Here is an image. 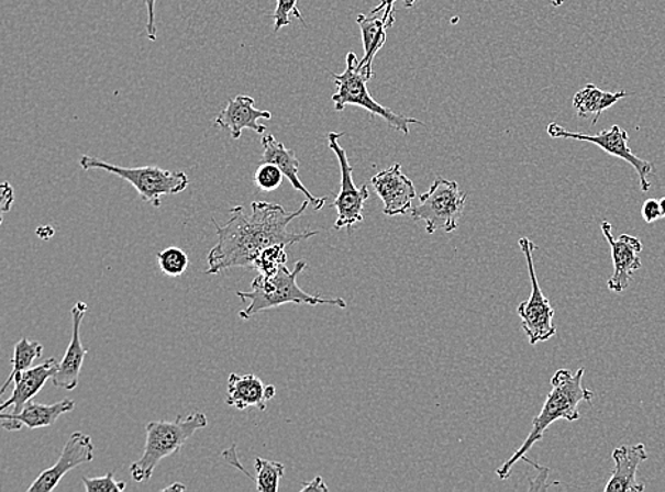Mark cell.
<instances>
[{"mask_svg": "<svg viewBox=\"0 0 665 492\" xmlns=\"http://www.w3.org/2000/svg\"><path fill=\"white\" fill-rule=\"evenodd\" d=\"M82 170L100 169L104 172L115 175L126 180L132 188L138 192L144 202L153 204L154 208L163 206V197L166 194H178L189 187V178L180 170H165L159 167L124 168L119 165L104 163L99 158L82 155L80 158Z\"/></svg>", "mask_w": 665, "mask_h": 492, "instance_id": "cell-5", "label": "cell"}, {"mask_svg": "<svg viewBox=\"0 0 665 492\" xmlns=\"http://www.w3.org/2000/svg\"><path fill=\"white\" fill-rule=\"evenodd\" d=\"M537 476L536 479H531L530 491H541L550 489V484H547V476H550V469L547 467H542L536 465Z\"/></svg>", "mask_w": 665, "mask_h": 492, "instance_id": "cell-32", "label": "cell"}, {"mask_svg": "<svg viewBox=\"0 0 665 492\" xmlns=\"http://www.w3.org/2000/svg\"><path fill=\"white\" fill-rule=\"evenodd\" d=\"M307 491L326 492L328 487L325 485L324 480H322V477L318 476L314 480L308 482V484L302 485L301 492Z\"/></svg>", "mask_w": 665, "mask_h": 492, "instance_id": "cell-35", "label": "cell"}, {"mask_svg": "<svg viewBox=\"0 0 665 492\" xmlns=\"http://www.w3.org/2000/svg\"><path fill=\"white\" fill-rule=\"evenodd\" d=\"M356 23H358L361 29L365 52L364 57L359 62L358 70L369 81L374 77V67L372 66H374L375 57L378 55L380 48L385 46L386 38H388L386 32H388L389 27H392V24L386 22L384 16H378V14H369V16L358 14Z\"/></svg>", "mask_w": 665, "mask_h": 492, "instance_id": "cell-21", "label": "cell"}, {"mask_svg": "<svg viewBox=\"0 0 665 492\" xmlns=\"http://www.w3.org/2000/svg\"><path fill=\"white\" fill-rule=\"evenodd\" d=\"M276 396L274 384H264L256 374L230 373L226 403L228 406L246 411L256 407L261 412L267 411V403Z\"/></svg>", "mask_w": 665, "mask_h": 492, "instance_id": "cell-17", "label": "cell"}, {"mask_svg": "<svg viewBox=\"0 0 665 492\" xmlns=\"http://www.w3.org/2000/svg\"><path fill=\"white\" fill-rule=\"evenodd\" d=\"M207 426V414L200 412L190 413L188 417L178 416L174 422L146 423L144 452L130 467L132 480L149 481L160 461L176 455L195 433Z\"/></svg>", "mask_w": 665, "mask_h": 492, "instance_id": "cell-4", "label": "cell"}, {"mask_svg": "<svg viewBox=\"0 0 665 492\" xmlns=\"http://www.w3.org/2000/svg\"><path fill=\"white\" fill-rule=\"evenodd\" d=\"M13 201H14L13 188L8 182H4L3 187H2V204H0V208H2V213H7V212L11 211Z\"/></svg>", "mask_w": 665, "mask_h": 492, "instance_id": "cell-34", "label": "cell"}, {"mask_svg": "<svg viewBox=\"0 0 665 492\" xmlns=\"http://www.w3.org/2000/svg\"><path fill=\"white\" fill-rule=\"evenodd\" d=\"M270 111L257 110L254 107V99L248 96H237L236 99L229 100L226 107L214 121V126L220 130L229 131L234 141L241 139L244 130L254 131L263 135L266 126L258 124L261 120H271Z\"/></svg>", "mask_w": 665, "mask_h": 492, "instance_id": "cell-15", "label": "cell"}, {"mask_svg": "<svg viewBox=\"0 0 665 492\" xmlns=\"http://www.w3.org/2000/svg\"><path fill=\"white\" fill-rule=\"evenodd\" d=\"M395 2H398V0H380V3L378 4V7L372 9L370 14H378L383 11H385L384 13V19L386 22L392 24L395 23V9H394V4ZM402 2L404 3L406 8H413L415 3L419 2V0H402Z\"/></svg>", "mask_w": 665, "mask_h": 492, "instance_id": "cell-30", "label": "cell"}, {"mask_svg": "<svg viewBox=\"0 0 665 492\" xmlns=\"http://www.w3.org/2000/svg\"><path fill=\"white\" fill-rule=\"evenodd\" d=\"M600 227L610 245L614 266L613 276L608 281V289L613 292H623L629 289L634 271L642 267L640 253L643 250V243L639 237L630 235L614 238L611 235V224L608 221L601 222Z\"/></svg>", "mask_w": 665, "mask_h": 492, "instance_id": "cell-12", "label": "cell"}, {"mask_svg": "<svg viewBox=\"0 0 665 492\" xmlns=\"http://www.w3.org/2000/svg\"><path fill=\"white\" fill-rule=\"evenodd\" d=\"M359 58L355 53L346 55V68L342 75H332L336 85V92L332 96V102L335 104L336 111H344L346 105L361 107L374 116H379L392 126L394 130L400 131L404 135L410 134L409 126L423 125L422 121L409 119V116L396 114L395 111L378 104L370 96L368 90V79L358 70Z\"/></svg>", "mask_w": 665, "mask_h": 492, "instance_id": "cell-6", "label": "cell"}, {"mask_svg": "<svg viewBox=\"0 0 665 492\" xmlns=\"http://www.w3.org/2000/svg\"><path fill=\"white\" fill-rule=\"evenodd\" d=\"M264 148L261 164L270 163L277 165L282 170L284 177L290 180L291 187L296 191L301 192L307 198V201L314 206L315 211H321L325 206L326 198H315L308 189L304 183L298 178V170H300V160L297 159L296 153L292 149H287L280 141L276 139V136L268 134L264 135L262 139Z\"/></svg>", "mask_w": 665, "mask_h": 492, "instance_id": "cell-20", "label": "cell"}, {"mask_svg": "<svg viewBox=\"0 0 665 492\" xmlns=\"http://www.w3.org/2000/svg\"><path fill=\"white\" fill-rule=\"evenodd\" d=\"M546 131L552 138L586 141V143L598 145L601 150H605L611 157L623 159L624 163L632 165L635 172H638L642 192L650 191L649 177L655 172V168L649 160L635 157L632 149L629 148V134L623 128H620L619 125H613L610 130L601 131V133L596 135L570 133V131L565 130L564 126L556 123L547 125Z\"/></svg>", "mask_w": 665, "mask_h": 492, "instance_id": "cell-10", "label": "cell"}, {"mask_svg": "<svg viewBox=\"0 0 665 492\" xmlns=\"http://www.w3.org/2000/svg\"><path fill=\"white\" fill-rule=\"evenodd\" d=\"M284 174L277 165L263 163L254 172V183L263 192L277 191L281 187Z\"/></svg>", "mask_w": 665, "mask_h": 492, "instance_id": "cell-27", "label": "cell"}, {"mask_svg": "<svg viewBox=\"0 0 665 492\" xmlns=\"http://www.w3.org/2000/svg\"><path fill=\"white\" fill-rule=\"evenodd\" d=\"M370 182L378 197L383 199L386 216H404L410 212L415 189L412 179L403 174L402 165L394 164L392 167L375 175Z\"/></svg>", "mask_w": 665, "mask_h": 492, "instance_id": "cell-13", "label": "cell"}, {"mask_svg": "<svg viewBox=\"0 0 665 492\" xmlns=\"http://www.w3.org/2000/svg\"><path fill=\"white\" fill-rule=\"evenodd\" d=\"M146 9H148V22H146V34L151 42L156 41V24H155V4L156 0H144Z\"/></svg>", "mask_w": 665, "mask_h": 492, "instance_id": "cell-33", "label": "cell"}, {"mask_svg": "<svg viewBox=\"0 0 665 492\" xmlns=\"http://www.w3.org/2000/svg\"><path fill=\"white\" fill-rule=\"evenodd\" d=\"M642 214L645 222H657L658 219L663 217L662 208H660V201H655V199H647V201H645L643 204Z\"/></svg>", "mask_w": 665, "mask_h": 492, "instance_id": "cell-31", "label": "cell"}, {"mask_svg": "<svg viewBox=\"0 0 665 492\" xmlns=\"http://www.w3.org/2000/svg\"><path fill=\"white\" fill-rule=\"evenodd\" d=\"M57 367V360L55 358H48L44 360L43 364L37 365V367L14 374L12 396L0 404V412H4L7 409L12 407V413H21L27 402H31L32 399L42 391L48 379L55 377Z\"/></svg>", "mask_w": 665, "mask_h": 492, "instance_id": "cell-19", "label": "cell"}, {"mask_svg": "<svg viewBox=\"0 0 665 492\" xmlns=\"http://www.w3.org/2000/svg\"><path fill=\"white\" fill-rule=\"evenodd\" d=\"M341 136H344V134H328V145H330V149L339 158L341 168V191L336 194L332 206L339 212V217H336L334 224L336 231L346 227L348 228V233H351L354 224L364 222V206L370 193L366 185L365 187L356 188L354 179H352L354 169H352V165L350 164L348 155H346V150L339 143Z\"/></svg>", "mask_w": 665, "mask_h": 492, "instance_id": "cell-9", "label": "cell"}, {"mask_svg": "<svg viewBox=\"0 0 665 492\" xmlns=\"http://www.w3.org/2000/svg\"><path fill=\"white\" fill-rule=\"evenodd\" d=\"M254 469H256L254 481L258 492H277L280 489V481L286 472V467L281 462L258 457L254 461Z\"/></svg>", "mask_w": 665, "mask_h": 492, "instance_id": "cell-24", "label": "cell"}, {"mask_svg": "<svg viewBox=\"0 0 665 492\" xmlns=\"http://www.w3.org/2000/svg\"><path fill=\"white\" fill-rule=\"evenodd\" d=\"M81 480L87 492H122L126 489L125 481L115 480L114 471L107 472L106 476L92 477V479L82 476Z\"/></svg>", "mask_w": 665, "mask_h": 492, "instance_id": "cell-29", "label": "cell"}, {"mask_svg": "<svg viewBox=\"0 0 665 492\" xmlns=\"http://www.w3.org/2000/svg\"><path fill=\"white\" fill-rule=\"evenodd\" d=\"M467 198V193L459 192L457 182L439 177L420 197L418 206L410 209V216L424 222L429 235L439 231L452 233L459 226Z\"/></svg>", "mask_w": 665, "mask_h": 492, "instance_id": "cell-7", "label": "cell"}, {"mask_svg": "<svg viewBox=\"0 0 665 492\" xmlns=\"http://www.w3.org/2000/svg\"><path fill=\"white\" fill-rule=\"evenodd\" d=\"M660 208H662V214L665 217V197L660 199Z\"/></svg>", "mask_w": 665, "mask_h": 492, "instance_id": "cell-38", "label": "cell"}, {"mask_svg": "<svg viewBox=\"0 0 665 492\" xmlns=\"http://www.w3.org/2000/svg\"><path fill=\"white\" fill-rule=\"evenodd\" d=\"M88 311L85 301H78L71 310L73 334L70 344L66 349L65 357L58 362L55 377L52 378L53 384L57 389L65 391H75L80 381L82 362L87 357V349L82 348L80 326Z\"/></svg>", "mask_w": 665, "mask_h": 492, "instance_id": "cell-14", "label": "cell"}, {"mask_svg": "<svg viewBox=\"0 0 665 492\" xmlns=\"http://www.w3.org/2000/svg\"><path fill=\"white\" fill-rule=\"evenodd\" d=\"M565 3V0H552V4H554V7H562V4Z\"/></svg>", "mask_w": 665, "mask_h": 492, "instance_id": "cell-39", "label": "cell"}, {"mask_svg": "<svg viewBox=\"0 0 665 492\" xmlns=\"http://www.w3.org/2000/svg\"><path fill=\"white\" fill-rule=\"evenodd\" d=\"M160 271L168 277H180L189 267V257L182 248L168 247L156 255Z\"/></svg>", "mask_w": 665, "mask_h": 492, "instance_id": "cell-26", "label": "cell"}, {"mask_svg": "<svg viewBox=\"0 0 665 492\" xmlns=\"http://www.w3.org/2000/svg\"><path fill=\"white\" fill-rule=\"evenodd\" d=\"M36 233L37 236L42 238V241H48V238L55 236V228H53L52 226H42L37 228Z\"/></svg>", "mask_w": 665, "mask_h": 492, "instance_id": "cell-36", "label": "cell"}, {"mask_svg": "<svg viewBox=\"0 0 665 492\" xmlns=\"http://www.w3.org/2000/svg\"><path fill=\"white\" fill-rule=\"evenodd\" d=\"M628 97V92H608L601 91L595 85H586L584 89L576 92L574 99V107L580 119H589L591 116V124H598L601 112L609 110L616 102L623 100Z\"/></svg>", "mask_w": 665, "mask_h": 492, "instance_id": "cell-22", "label": "cell"}, {"mask_svg": "<svg viewBox=\"0 0 665 492\" xmlns=\"http://www.w3.org/2000/svg\"><path fill=\"white\" fill-rule=\"evenodd\" d=\"M584 368L576 370L575 373L570 372L569 369H559L552 377V391L547 394L544 407L532 422L530 436L527 437L520 450L513 452L511 459L497 470V476L501 480H507L510 477L512 467L521 461L522 457L527 456V452L537 441L544 438L547 428L554 425L556 421H561V418L567 422L579 421V404L581 402L590 403L595 398V393L584 387Z\"/></svg>", "mask_w": 665, "mask_h": 492, "instance_id": "cell-2", "label": "cell"}, {"mask_svg": "<svg viewBox=\"0 0 665 492\" xmlns=\"http://www.w3.org/2000/svg\"><path fill=\"white\" fill-rule=\"evenodd\" d=\"M274 32H280L282 27L290 26L291 18H297L298 21L304 22L300 9H298V0H277L276 11H274Z\"/></svg>", "mask_w": 665, "mask_h": 492, "instance_id": "cell-28", "label": "cell"}, {"mask_svg": "<svg viewBox=\"0 0 665 492\" xmlns=\"http://www.w3.org/2000/svg\"><path fill=\"white\" fill-rule=\"evenodd\" d=\"M310 202L306 201L296 212H287L280 204L253 202L252 214L244 213L243 206L230 211L232 217L224 226L212 219L217 228V246L209 251L207 275L217 276L233 267L254 269V261L264 248L282 243L286 246L308 241L318 235L317 231L291 233L288 224L302 216Z\"/></svg>", "mask_w": 665, "mask_h": 492, "instance_id": "cell-1", "label": "cell"}, {"mask_svg": "<svg viewBox=\"0 0 665 492\" xmlns=\"http://www.w3.org/2000/svg\"><path fill=\"white\" fill-rule=\"evenodd\" d=\"M95 460V443L85 433H73L55 466L41 472L29 487V492H51L56 489L68 471Z\"/></svg>", "mask_w": 665, "mask_h": 492, "instance_id": "cell-11", "label": "cell"}, {"mask_svg": "<svg viewBox=\"0 0 665 492\" xmlns=\"http://www.w3.org/2000/svg\"><path fill=\"white\" fill-rule=\"evenodd\" d=\"M42 357L43 345L41 343H37V340L22 338L21 340H19V343L14 344L13 357L11 360V374H9L7 382H4L2 389H0V394H4V392L8 391L9 387H11V384L13 383L14 374L23 372V370L31 369L34 360Z\"/></svg>", "mask_w": 665, "mask_h": 492, "instance_id": "cell-23", "label": "cell"}, {"mask_svg": "<svg viewBox=\"0 0 665 492\" xmlns=\"http://www.w3.org/2000/svg\"><path fill=\"white\" fill-rule=\"evenodd\" d=\"M163 491L164 492H175V491L182 492V491H186V485L182 484V482L175 481L174 484L165 487V489Z\"/></svg>", "mask_w": 665, "mask_h": 492, "instance_id": "cell-37", "label": "cell"}, {"mask_svg": "<svg viewBox=\"0 0 665 492\" xmlns=\"http://www.w3.org/2000/svg\"><path fill=\"white\" fill-rule=\"evenodd\" d=\"M76 402L71 399H63L62 402L53 404H41L27 402L21 413H0V421L4 431L18 432L23 426L29 428L51 427L63 416V414L75 411Z\"/></svg>", "mask_w": 665, "mask_h": 492, "instance_id": "cell-16", "label": "cell"}, {"mask_svg": "<svg viewBox=\"0 0 665 492\" xmlns=\"http://www.w3.org/2000/svg\"><path fill=\"white\" fill-rule=\"evenodd\" d=\"M518 243L524 253L528 271H530L531 295L530 299L518 305L517 313L520 315L522 329H524L528 340L531 345H536L545 343L556 334L555 310L552 309L550 300L546 299L537 282L534 256H532L536 246L528 237L520 238Z\"/></svg>", "mask_w": 665, "mask_h": 492, "instance_id": "cell-8", "label": "cell"}, {"mask_svg": "<svg viewBox=\"0 0 665 492\" xmlns=\"http://www.w3.org/2000/svg\"><path fill=\"white\" fill-rule=\"evenodd\" d=\"M307 267V262L300 260L296 262L292 271L288 270L287 266H282L276 276L258 275L252 282L251 291L236 292L239 299L248 302L247 309L242 310L239 316L242 320H251L264 311L278 309L286 304L334 305L346 309V302L342 299H322L320 295H311L300 289L297 279Z\"/></svg>", "mask_w": 665, "mask_h": 492, "instance_id": "cell-3", "label": "cell"}, {"mask_svg": "<svg viewBox=\"0 0 665 492\" xmlns=\"http://www.w3.org/2000/svg\"><path fill=\"white\" fill-rule=\"evenodd\" d=\"M611 457L616 467L605 492H643L645 485L638 480V470L649 459L644 445L618 447Z\"/></svg>", "mask_w": 665, "mask_h": 492, "instance_id": "cell-18", "label": "cell"}, {"mask_svg": "<svg viewBox=\"0 0 665 492\" xmlns=\"http://www.w3.org/2000/svg\"><path fill=\"white\" fill-rule=\"evenodd\" d=\"M287 246L282 243L264 248L254 261V270L266 277L276 276L282 266L287 265Z\"/></svg>", "mask_w": 665, "mask_h": 492, "instance_id": "cell-25", "label": "cell"}]
</instances>
